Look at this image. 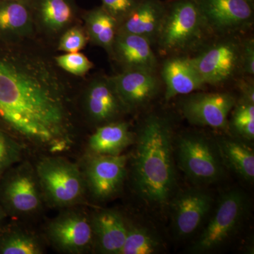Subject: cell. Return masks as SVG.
<instances>
[{
  "label": "cell",
  "mask_w": 254,
  "mask_h": 254,
  "mask_svg": "<svg viewBox=\"0 0 254 254\" xmlns=\"http://www.w3.org/2000/svg\"><path fill=\"white\" fill-rule=\"evenodd\" d=\"M63 86L40 57L24 51L0 55V119L36 144L64 150L71 138Z\"/></svg>",
  "instance_id": "cell-1"
},
{
  "label": "cell",
  "mask_w": 254,
  "mask_h": 254,
  "mask_svg": "<svg viewBox=\"0 0 254 254\" xmlns=\"http://www.w3.org/2000/svg\"><path fill=\"white\" fill-rule=\"evenodd\" d=\"M173 136L170 123L156 115L142 125L133 163V181L138 195L150 204L170 200L176 183Z\"/></svg>",
  "instance_id": "cell-2"
},
{
  "label": "cell",
  "mask_w": 254,
  "mask_h": 254,
  "mask_svg": "<svg viewBox=\"0 0 254 254\" xmlns=\"http://www.w3.org/2000/svg\"><path fill=\"white\" fill-rule=\"evenodd\" d=\"M208 31L198 0H173L165 4L157 42L165 54L180 53L200 44Z\"/></svg>",
  "instance_id": "cell-3"
},
{
  "label": "cell",
  "mask_w": 254,
  "mask_h": 254,
  "mask_svg": "<svg viewBox=\"0 0 254 254\" xmlns=\"http://www.w3.org/2000/svg\"><path fill=\"white\" fill-rule=\"evenodd\" d=\"M35 170L43 197L52 205L71 206L83 198L86 180L75 164L64 158L50 157L41 160Z\"/></svg>",
  "instance_id": "cell-4"
},
{
  "label": "cell",
  "mask_w": 254,
  "mask_h": 254,
  "mask_svg": "<svg viewBox=\"0 0 254 254\" xmlns=\"http://www.w3.org/2000/svg\"><path fill=\"white\" fill-rule=\"evenodd\" d=\"M175 150L179 167L193 183L208 185L223 177L224 163L218 145L205 137L182 136L177 140Z\"/></svg>",
  "instance_id": "cell-5"
},
{
  "label": "cell",
  "mask_w": 254,
  "mask_h": 254,
  "mask_svg": "<svg viewBox=\"0 0 254 254\" xmlns=\"http://www.w3.org/2000/svg\"><path fill=\"white\" fill-rule=\"evenodd\" d=\"M247 210L245 195L240 190H228L221 195L211 218L192 247L195 253H207L218 249L237 231Z\"/></svg>",
  "instance_id": "cell-6"
},
{
  "label": "cell",
  "mask_w": 254,
  "mask_h": 254,
  "mask_svg": "<svg viewBox=\"0 0 254 254\" xmlns=\"http://www.w3.org/2000/svg\"><path fill=\"white\" fill-rule=\"evenodd\" d=\"M2 178L0 200L6 213L28 216L41 210L44 197L36 170L29 163L9 169Z\"/></svg>",
  "instance_id": "cell-7"
},
{
  "label": "cell",
  "mask_w": 254,
  "mask_h": 254,
  "mask_svg": "<svg viewBox=\"0 0 254 254\" xmlns=\"http://www.w3.org/2000/svg\"><path fill=\"white\" fill-rule=\"evenodd\" d=\"M242 43L236 39L213 43L193 58H190L204 84H222L241 70Z\"/></svg>",
  "instance_id": "cell-8"
},
{
  "label": "cell",
  "mask_w": 254,
  "mask_h": 254,
  "mask_svg": "<svg viewBox=\"0 0 254 254\" xmlns=\"http://www.w3.org/2000/svg\"><path fill=\"white\" fill-rule=\"evenodd\" d=\"M198 3L208 31L232 34L253 24L254 0H198Z\"/></svg>",
  "instance_id": "cell-9"
},
{
  "label": "cell",
  "mask_w": 254,
  "mask_h": 254,
  "mask_svg": "<svg viewBox=\"0 0 254 254\" xmlns=\"http://www.w3.org/2000/svg\"><path fill=\"white\" fill-rule=\"evenodd\" d=\"M47 232L52 245L64 253L83 254L94 246L91 218L81 212L61 214L50 222Z\"/></svg>",
  "instance_id": "cell-10"
},
{
  "label": "cell",
  "mask_w": 254,
  "mask_h": 254,
  "mask_svg": "<svg viewBox=\"0 0 254 254\" xmlns=\"http://www.w3.org/2000/svg\"><path fill=\"white\" fill-rule=\"evenodd\" d=\"M235 104L236 100L230 93H197L183 100L181 110L193 125L225 128L229 114Z\"/></svg>",
  "instance_id": "cell-11"
},
{
  "label": "cell",
  "mask_w": 254,
  "mask_h": 254,
  "mask_svg": "<svg viewBox=\"0 0 254 254\" xmlns=\"http://www.w3.org/2000/svg\"><path fill=\"white\" fill-rule=\"evenodd\" d=\"M213 200L205 190H187L182 192L172 203L173 231L179 238L194 234L208 216Z\"/></svg>",
  "instance_id": "cell-12"
},
{
  "label": "cell",
  "mask_w": 254,
  "mask_h": 254,
  "mask_svg": "<svg viewBox=\"0 0 254 254\" xmlns=\"http://www.w3.org/2000/svg\"><path fill=\"white\" fill-rule=\"evenodd\" d=\"M125 155H96L88 163L86 183L98 200L109 199L120 190L126 175Z\"/></svg>",
  "instance_id": "cell-13"
},
{
  "label": "cell",
  "mask_w": 254,
  "mask_h": 254,
  "mask_svg": "<svg viewBox=\"0 0 254 254\" xmlns=\"http://www.w3.org/2000/svg\"><path fill=\"white\" fill-rule=\"evenodd\" d=\"M110 78L125 109L143 106L158 92V79L151 70L128 68Z\"/></svg>",
  "instance_id": "cell-14"
},
{
  "label": "cell",
  "mask_w": 254,
  "mask_h": 254,
  "mask_svg": "<svg viewBox=\"0 0 254 254\" xmlns=\"http://www.w3.org/2000/svg\"><path fill=\"white\" fill-rule=\"evenodd\" d=\"M165 13L160 0H142L141 3L118 24V33H131L157 41Z\"/></svg>",
  "instance_id": "cell-15"
},
{
  "label": "cell",
  "mask_w": 254,
  "mask_h": 254,
  "mask_svg": "<svg viewBox=\"0 0 254 254\" xmlns=\"http://www.w3.org/2000/svg\"><path fill=\"white\" fill-rule=\"evenodd\" d=\"M94 245L100 253L120 254L128 232V226L118 212L103 210L91 218Z\"/></svg>",
  "instance_id": "cell-16"
},
{
  "label": "cell",
  "mask_w": 254,
  "mask_h": 254,
  "mask_svg": "<svg viewBox=\"0 0 254 254\" xmlns=\"http://www.w3.org/2000/svg\"><path fill=\"white\" fill-rule=\"evenodd\" d=\"M151 44L144 37L118 33L112 54L115 55L125 69L144 68L155 71L158 62Z\"/></svg>",
  "instance_id": "cell-17"
},
{
  "label": "cell",
  "mask_w": 254,
  "mask_h": 254,
  "mask_svg": "<svg viewBox=\"0 0 254 254\" xmlns=\"http://www.w3.org/2000/svg\"><path fill=\"white\" fill-rule=\"evenodd\" d=\"M87 113L98 123H108L125 109L110 78L92 82L86 91Z\"/></svg>",
  "instance_id": "cell-18"
},
{
  "label": "cell",
  "mask_w": 254,
  "mask_h": 254,
  "mask_svg": "<svg viewBox=\"0 0 254 254\" xmlns=\"http://www.w3.org/2000/svg\"><path fill=\"white\" fill-rule=\"evenodd\" d=\"M162 75L165 86V99L177 95H187L201 89L204 83L195 71L190 58H175L168 60L163 65Z\"/></svg>",
  "instance_id": "cell-19"
},
{
  "label": "cell",
  "mask_w": 254,
  "mask_h": 254,
  "mask_svg": "<svg viewBox=\"0 0 254 254\" xmlns=\"http://www.w3.org/2000/svg\"><path fill=\"white\" fill-rule=\"evenodd\" d=\"M34 23L29 1L0 0V36L23 39L33 33Z\"/></svg>",
  "instance_id": "cell-20"
},
{
  "label": "cell",
  "mask_w": 254,
  "mask_h": 254,
  "mask_svg": "<svg viewBox=\"0 0 254 254\" xmlns=\"http://www.w3.org/2000/svg\"><path fill=\"white\" fill-rule=\"evenodd\" d=\"M34 20L48 33H58L73 22L76 7L73 0H29Z\"/></svg>",
  "instance_id": "cell-21"
},
{
  "label": "cell",
  "mask_w": 254,
  "mask_h": 254,
  "mask_svg": "<svg viewBox=\"0 0 254 254\" xmlns=\"http://www.w3.org/2000/svg\"><path fill=\"white\" fill-rule=\"evenodd\" d=\"M131 142V133L127 123H112L97 128L90 137L88 146L96 155H118Z\"/></svg>",
  "instance_id": "cell-22"
},
{
  "label": "cell",
  "mask_w": 254,
  "mask_h": 254,
  "mask_svg": "<svg viewBox=\"0 0 254 254\" xmlns=\"http://www.w3.org/2000/svg\"><path fill=\"white\" fill-rule=\"evenodd\" d=\"M83 18L90 39L112 54L118 34V21L102 6L87 11Z\"/></svg>",
  "instance_id": "cell-23"
},
{
  "label": "cell",
  "mask_w": 254,
  "mask_h": 254,
  "mask_svg": "<svg viewBox=\"0 0 254 254\" xmlns=\"http://www.w3.org/2000/svg\"><path fill=\"white\" fill-rule=\"evenodd\" d=\"M217 145L223 163L230 167L235 173L246 181H253V149L242 142L232 139L220 140Z\"/></svg>",
  "instance_id": "cell-24"
},
{
  "label": "cell",
  "mask_w": 254,
  "mask_h": 254,
  "mask_svg": "<svg viewBox=\"0 0 254 254\" xmlns=\"http://www.w3.org/2000/svg\"><path fill=\"white\" fill-rule=\"evenodd\" d=\"M44 248L39 239L26 230L14 229L0 236V254H42Z\"/></svg>",
  "instance_id": "cell-25"
},
{
  "label": "cell",
  "mask_w": 254,
  "mask_h": 254,
  "mask_svg": "<svg viewBox=\"0 0 254 254\" xmlns=\"http://www.w3.org/2000/svg\"><path fill=\"white\" fill-rule=\"evenodd\" d=\"M160 243L147 229L128 227L126 240L120 254H152L160 250Z\"/></svg>",
  "instance_id": "cell-26"
},
{
  "label": "cell",
  "mask_w": 254,
  "mask_h": 254,
  "mask_svg": "<svg viewBox=\"0 0 254 254\" xmlns=\"http://www.w3.org/2000/svg\"><path fill=\"white\" fill-rule=\"evenodd\" d=\"M232 126L237 134L247 140L254 138V103L241 101L234 111Z\"/></svg>",
  "instance_id": "cell-27"
},
{
  "label": "cell",
  "mask_w": 254,
  "mask_h": 254,
  "mask_svg": "<svg viewBox=\"0 0 254 254\" xmlns=\"http://www.w3.org/2000/svg\"><path fill=\"white\" fill-rule=\"evenodd\" d=\"M21 149L12 137L0 130V182L6 173L21 158Z\"/></svg>",
  "instance_id": "cell-28"
},
{
  "label": "cell",
  "mask_w": 254,
  "mask_h": 254,
  "mask_svg": "<svg viewBox=\"0 0 254 254\" xmlns=\"http://www.w3.org/2000/svg\"><path fill=\"white\" fill-rule=\"evenodd\" d=\"M55 61L60 68L76 76H84L93 67V63L79 52L60 55Z\"/></svg>",
  "instance_id": "cell-29"
},
{
  "label": "cell",
  "mask_w": 254,
  "mask_h": 254,
  "mask_svg": "<svg viewBox=\"0 0 254 254\" xmlns=\"http://www.w3.org/2000/svg\"><path fill=\"white\" fill-rule=\"evenodd\" d=\"M87 43L86 33L78 26L68 28L60 38L58 49L66 53H78Z\"/></svg>",
  "instance_id": "cell-30"
},
{
  "label": "cell",
  "mask_w": 254,
  "mask_h": 254,
  "mask_svg": "<svg viewBox=\"0 0 254 254\" xmlns=\"http://www.w3.org/2000/svg\"><path fill=\"white\" fill-rule=\"evenodd\" d=\"M102 7L118 21V24L141 3L142 0H100Z\"/></svg>",
  "instance_id": "cell-31"
},
{
  "label": "cell",
  "mask_w": 254,
  "mask_h": 254,
  "mask_svg": "<svg viewBox=\"0 0 254 254\" xmlns=\"http://www.w3.org/2000/svg\"><path fill=\"white\" fill-rule=\"evenodd\" d=\"M241 70L250 76L254 74V40L248 38L242 43Z\"/></svg>",
  "instance_id": "cell-32"
},
{
  "label": "cell",
  "mask_w": 254,
  "mask_h": 254,
  "mask_svg": "<svg viewBox=\"0 0 254 254\" xmlns=\"http://www.w3.org/2000/svg\"><path fill=\"white\" fill-rule=\"evenodd\" d=\"M239 88L242 93V101L254 103V87L253 81L247 79L240 80L238 83Z\"/></svg>",
  "instance_id": "cell-33"
},
{
  "label": "cell",
  "mask_w": 254,
  "mask_h": 254,
  "mask_svg": "<svg viewBox=\"0 0 254 254\" xmlns=\"http://www.w3.org/2000/svg\"><path fill=\"white\" fill-rule=\"evenodd\" d=\"M6 217V212L5 211L4 208L1 206V205H0V230H1V227H2Z\"/></svg>",
  "instance_id": "cell-34"
},
{
  "label": "cell",
  "mask_w": 254,
  "mask_h": 254,
  "mask_svg": "<svg viewBox=\"0 0 254 254\" xmlns=\"http://www.w3.org/2000/svg\"><path fill=\"white\" fill-rule=\"evenodd\" d=\"M26 1H29V0H26Z\"/></svg>",
  "instance_id": "cell-35"
}]
</instances>
